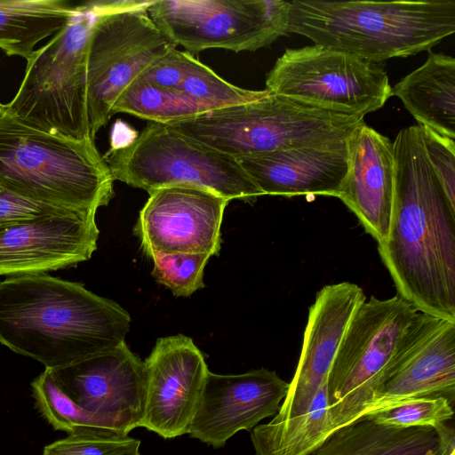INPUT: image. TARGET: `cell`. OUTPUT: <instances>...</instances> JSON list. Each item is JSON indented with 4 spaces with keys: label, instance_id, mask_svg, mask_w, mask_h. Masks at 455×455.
<instances>
[{
    "label": "cell",
    "instance_id": "obj_1",
    "mask_svg": "<svg viewBox=\"0 0 455 455\" xmlns=\"http://www.w3.org/2000/svg\"><path fill=\"white\" fill-rule=\"evenodd\" d=\"M394 201L379 256L398 295L419 312L455 320V205L427 158L420 125L393 141Z\"/></svg>",
    "mask_w": 455,
    "mask_h": 455
},
{
    "label": "cell",
    "instance_id": "obj_2",
    "mask_svg": "<svg viewBox=\"0 0 455 455\" xmlns=\"http://www.w3.org/2000/svg\"><path fill=\"white\" fill-rule=\"evenodd\" d=\"M131 321L117 303L80 283L45 274L0 282V343L45 369L122 345Z\"/></svg>",
    "mask_w": 455,
    "mask_h": 455
},
{
    "label": "cell",
    "instance_id": "obj_3",
    "mask_svg": "<svg viewBox=\"0 0 455 455\" xmlns=\"http://www.w3.org/2000/svg\"><path fill=\"white\" fill-rule=\"evenodd\" d=\"M455 32V1H291L287 33L372 63L430 50Z\"/></svg>",
    "mask_w": 455,
    "mask_h": 455
},
{
    "label": "cell",
    "instance_id": "obj_4",
    "mask_svg": "<svg viewBox=\"0 0 455 455\" xmlns=\"http://www.w3.org/2000/svg\"><path fill=\"white\" fill-rule=\"evenodd\" d=\"M114 177L94 140L45 132L6 112L0 120V183L32 202L98 210L114 196Z\"/></svg>",
    "mask_w": 455,
    "mask_h": 455
},
{
    "label": "cell",
    "instance_id": "obj_5",
    "mask_svg": "<svg viewBox=\"0 0 455 455\" xmlns=\"http://www.w3.org/2000/svg\"><path fill=\"white\" fill-rule=\"evenodd\" d=\"M363 116L344 114L268 93L168 123L178 132L235 159L342 141Z\"/></svg>",
    "mask_w": 455,
    "mask_h": 455
},
{
    "label": "cell",
    "instance_id": "obj_6",
    "mask_svg": "<svg viewBox=\"0 0 455 455\" xmlns=\"http://www.w3.org/2000/svg\"><path fill=\"white\" fill-rule=\"evenodd\" d=\"M98 2L77 5L50 41L27 60L7 113L35 129L74 140L92 139L87 93V54Z\"/></svg>",
    "mask_w": 455,
    "mask_h": 455
},
{
    "label": "cell",
    "instance_id": "obj_7",
    "mask_svg": "<svg viewBox=\"0 0 455 455\" xmlns=\"http://www.w3.org/2000/svg\"><path fill=\"white\" fill-rule=\"evenodd\" d=\"M105 160L114 180L148 193L187 184L210 189L228 201L252 202L263 196L235 158L169 124L148 121L139 133L112 144Z\"/></svg>",
    "mask_w": 455,
    "mask_h": 455
},
{
    "label": "cell",
    "instance_id": "obj_8",
    "mask_svg": "<svg viewBox=\"0 0 455 455\" xmlns=\"http://www.w3.org/2000/svg\"><path fill=\"white\" fill-rule=\"evenodd\" d=\"M418 309L400 295L363 302L351 319L326 378L332 429L368 412L387 367Z\"/></svg>",
    "mask_w": 455,
    "mask_h": 455
},
{
    "label": "cell",
    "instance_id": "obj_9",
    "mask_svg": "<svg viewBox=\"0 0 455 455\" xmlns=\"http://www.w3.org/2000/svg\"><path fill=\"white\" fill-rule=\"evenodd\" d=\"M151 1H100L87 54L86 105L91 136L113 116L124 89L176 47L151 20Z\"/></svg>",
    "mask_w": 455,
    "mask_h": 455
},
{
    "label": "cell",
    "instance_id": "obj_10",
    "mask_svg": "<svg viewBox=\"0 0 455 455\" xmlns=\"http://www.w3.org/2000/svg\"><path fill=\"white\" fill-rule=\"evenodd\" d=\"M265 90L363 116L392 96L388 76L376 63L319 44L287 49L267 74Z\"/></svg>",
    "mask_w": 455,
    "mask_h": 455
},
{
    "label": "cell",
    "instance_id": "obj_11",
    "mask_svg": "<svg viewBox=\"0 0 455 455\" xmlns=\"http://www.w3.org/2000/svg\"><path fill=\"white\" fill-rule=\"evenodd\" d=\"M291 2L153 0L148 12L163 35L188 52H254L287 34Z\"/></svg>",
    "mask_w": 455,
    "mask_h": 455
},
{
    "label": "cell",
    "instance_id": "obj_12",
    "mask_svg": "<svg viewBox=\"0 0 455 455\" xmlns=\"http://www.w3.org/2000/svg\"><path fill=\"white\" fill-rule=\"evenodd\" d=\"M438 396L454 403L455 320L418 312L366 415L409 400Z\"/></svg>",
    "mask_w": 455,
    "mask_h": 455
},
{
    "label": "cell",
    "instance_id": "obj_13",
    "mask_svg": "<svg viewBox=\"0 0 455 455\" xmlns=\"http://www.w3.org/2000/svg\"><path fill=\"white\" fill-rule=\"evenodd\" d=\"M148 194L133 228L148 256L219 253L228 199L205 188L187 184L162 187Z\"/></svg>",
    "mask_w": 455,
    "mask_h": 455
},
{
    "label": "cell",
    "instance_id": "obj_14",
    "mask_svg": "<svg viewBox=\"0 0 455 455\" xmlns=\"http://www.w3.org/2000/svg\"><path fill=\"white\" fill-rule=\"evenodd\" d=\"M96 212L69 210L0 225V275L44 274L90 259L100 234Z\"/></svg>",
    "mask_w": 455,
    "mask_h": 455
},
{
    "label": "cell",
    "instance_id": "obj_15",
    "mask_svg": "<svg viewBox=\"0 0 455 455\" xmlns=\"http://www.w3.org/2000/svg\"><path fill=\"white\" fill-rule=\"evenodd\" d=\"M48 370L61 390L84 410L126 435L140 427L146 397L145 365L126 342L75 363Z\"/></svg>",
    "mask_w": 455,
    "mask_h": 455
},
{
    "label": "cell",
    "instance_id": "obj_16",
    "mask_svg": "<svg viewBox=\"0 0 455 455\" xmlns=\"http://www.w3.org/2000/svg\"><path fill=\"white\" fill-rule=\"evenodd\" d=\"M146 397L140 427L164 439L188 434L209 370L192 339L160 338L144 361Z\"/></svg>",
    "mask_w": 455,
    "mask_h": 455
},
{
    "label": "cell",
    "instance_id": "obj_17",
    "mask_svg": "<svg viewBox=\"0 0 455 455\" xmlns=\"http://www.w3.org/2000/svg\"><path fill=\"white\" fill-rule=\"evenodd\" d=\"M288 389V382L266 368L235 375L209 371L188 434L220 448L237 432L275 415Z\"/></svg>",
    "mask_w": 455,
    "mask_h": 455
},
{
    "label": "cell",
    "instance_id": "obj_18",
    "mask_svg": "<svg viewBox=\"0 0 455 455\" xmlns=\"http://www.w3.org/2000/svg\"><path fill=\"white\" fill-rule=\"evenodd\" d=\"M363 289L342 282L323 286L309 307L300 357L276 413L291 418L305 412L326 378L346 330L360 305Z\"/></svg>",
    "mask_w": 455,
    "mask_h": 455
},
{
    "label": "cell",
    "instance_id": "obj_19",
    "mask_svg": "<svg viewBox=\"0 0 455 455\" xmlns=\"http://www.w3.org/2000/svg\"><path fill=\"white\" fill-rule=\"evenodd\" d=\"M348 167L338 198L377 242L387 236L394 201L393 142L365 123L347 139Z\"/></svg>",
    "mask_w": 455,
    "mask_h": 455
},
{
    "label": "cell",
    "instance_id": "obj_20",
    "mask_svg": "<svg viewBox=\"0 0 455 455\" xmlns=\"http://www.w3.org/2000/svg\"><path fill=\"white\" fill-rule=\"evenodd\" d=\"M263 195L338 197L348 167L347 140L236 159Z\"/></svg>",
    "mask_w": 455,
    "mask_h": 455
},
{
    "label": "cell",
    "instance_id": "obj_21",
    "mask_svg": "<svg viewBox=\"0 0 455 455\" xmlns=\"http://www.w3.org/2000/svg\"><path fill=\"white\" fill-rule=\"evenodd\" d=\"M452 427H394L363 417L338 428L310 455H450Z\"/></svg>",
    "mask_w": 455,
    "mask_h": 455
},
{
    "label": "cell",
    "instance_id": "obj_22",
    "mask_svg": "<svg viewBox=\"0 0 455 455\" xmlns=\"http://www.w3.org/2000/svg\"><path fill=\"white\" fill-rule=\"evenodd\" d=\"M419 123L455 140V60L429 52L427 60L392 88Z\"/></svg>",
    "mask_w": 455,
    "mask_h": 455
},
{
    "label": "cell",
    "instance_id": "obj_23",
    "mask_svg": "<svg viewBox=\"0 0 455 455\" xmlns=\"http://www.w3.org/2000/svg\"><path fill=\"white\" fill-rule=\"evenodd\" d=\"M151 84L176 91L212 109L246 103L267 96V90L251 91L234 85L189 52L172 48L139 76Z\"/></svg>",
    "mask_w": 455,
    "mask_h": 455
},
{
    "label": "cell",
    "instance_id": "obj_24",
    "mask_svg": "<svg viewBox=\"0 0 455 455\" xmlns=\"http://www.w3.org/2000/svg\"><path fill=\"white\" fill-rule=\"evenodd\" d=\"M76 8L65 0H0V49L28 60L36 45L60 30Z\"/></svg>",
    "mask_w": 455,
    "mask_h": 455
},
{
    "label": "cell",
    "instance_id": "obj_25",
    "mask_svg": "<svg viewBox=\"0 0 455 455\" xmlns=\"http://www.w3.org/2000/svg\"><path fill=\"white\" fill-rule=\"evenodd\" d=\"M325 382L305 412L286 419L275 414L251 430L256 455H310L333 434Z\"/></svg>",
    "mask_w": 455,
    "mask_h": 455
},
{
    "label": "cell",
    "instance_id": "obj_26",
    "mask_svg": "<svg viewBox=\"0 0 455 455\" xmlns=\"http://www.w3.org/2000/svg\"><path fill=\"white\" fill-rule=\"evenodd\" d=\"M210 110L212 108L208 105L137 77L118 97L112 114L126 113L148 121L168 124Z\"/></svg>",
    "mask_w": 455,
    "mask_h": 455
},
{
    "label": "cell",
    "instance_id": "obj_27",
    "mask_svg": "<svg viewBox=\"0 0 455 455\" xmlns=\"http://www.w3.org/2000/svg\"><path fill=\"white\" fill-rule=\"evenodd\" d=\"M36 407L56 430L73 434L127 435L108 420L80 407L71 400L45 369L31 383Z\"/></svg>",
    "mask_w": 455,
    "mask_h": 455
},
{
    "label": "cell",
    "instance_id": "obj_28",
    "mask_svg": "<svg viewBox=\"0 0 455 455\" xmlns=\"http://www.w3.org/2000/svg\"><path fill=\"white\" fill-rule=\"evenodd\" d=\"M212 257L208 253H155L150 256L155 280L177 297H189L204 288V270Z\"/></svg>",
    "mask_w": 455,
    "mask_h": 455
},
{
    "label": "cell",
    "instance_id": "obj_29",
    "mask_svg": "<svg viewBox=\"0 0 455 455\" xmlns=\"http://www.w3.org/2000/svg\"><path fill=\"white\" fill-rule=\"evenodd\" d=\"M453 415V404L438 396L409 400L364 417L394 427L438 428L451 420Z\"/></svg>",
    "mask_w": 455,
    "mask_h": 455
},
{
    "label": "cell",
    "instance_id": "obj_30",
    "mask_svg": "<svg viewBox=\"0 0 455 455\" xmlns=\"http://www.w3.org/2000/svg\"><path fill=\"white\" fill-rule=\"evenodd\" d=\"M140 446L128 435L73 434L46 445L43 455H141Z\"/></svg>",
    "mask_w": 455,
    "mask_h": 455
},
{
    "label": "cell",
    "instance_id": "obj_31",
    "mask_svg": "<svg viewBox=\"0 0 455 455\" xmlns=\"http://www.w3.org/2000/svg\"><path fill=\"white\" fill-rule=\"evenodd\" d=\"M427 158L449 200L455 205V140L421 126Z\"/></svg>",
    "mask_w": 455,
    "mask_h": 455
},
{
    "label": "cell",
    "instance_id": "obj_32",
    "mask_svg": "<svg viewBox=\"0 0 455 455\" xmlns=\"http://www.w3.org/2000/svg\"><path fill=\"white\" fill-rule=\"evenodd\" d=\"M69 210L32 202L11 192L0 183V225Z\"/></svg>",
    "mask_w": 455,
    "mask_h": 455
},
{
    "label": "cell",
    "instance_id": "obj_33",
    "mask_svg": "<svg viewBox=\"0 0 455 455\" xmlns=\"http://www.w3.org/2000/svg\"><path fill=\"white\" fill-rule=\"evenodd\" d=\"M7 112L6 105L0 103V120L4 116Z\"/></svg>",
    "mask_w": 455,
    "mask_h": 455
},
{
    "label": "cell",
    "instance_id": "obj_34",
    "mask_svg": "<svg viewBox=\"0 0 455 455\" xmlns=\"http://www.w3.org/2000/svg\"><path fill=\"white\" fill-rule=\"evenodd\" d=\"M450 455H455V451H451Z\"/></svg>",
    "mask_w": 455,
    "mask_h": 455
}]
</instances>
